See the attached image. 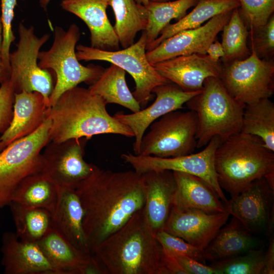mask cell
Returning a JSON list of instances; mask_svg holds the SVG:
<instances>
[{
	"label": "cell",
	"instance_id": "obj_1",
	"mask_svg": "<svg viewBox=\"0 0 274 274\" xmlns=\"http://www.w3.org/2000/svg\"><path fill=\"white\" fill-rule=\"evenodd\" d=\"M83 212V226L90 252L121 228L145 204L142 174L95 166L74 187Z\"/></svg>",
	"mask_w": 274,
	"mask_h": 274
},
{
	"label": "cell",
	"instance_id": "obj_2",
	"mask_svg": "<svg viewBox=\"0 0 274 274\" xmlns=\"http://www.w3.org/2000/svg\"><path fill=\"white\" fill-rule=\"evenodd\" d=\"M92 254L108 274H168L166 254L148 224L144 208L99 243Z\"/></svg>",
	"mask_w": 274,
	"mask_h": 274
},
{
	"label": "cell",
	"instance_id": "obj_3",
	"mask_svg": "<svg viewBox=\"0 0 274 274\" xmlns=\"http://www.w3.org/2000/svg\"><path fill=\"white\" fill-rule=\"evenodd\" d=\"M107 104L88 88L78 86L64 92L46 117L51 121L49 142H62L72 139L101 134H116L134 137L131 129L109 114Z\"/></svg>",
	"mask_w": 274,
	"mask_h": 274
},
{
	"label": "cell",
	"instance_id": "obj_4",
	"mask_svg": "<svg viewBox=\"0 0 274 274\" xmlns=\"http://www.w3.org/2000/svg\"><path fill=\"white\" fill-rule=\"evenodd\" d=\"M215 167L221 188L232 198L255 180L274 173V152L259 138L241 131L218 146Z\"/></svg>",
	"mask_w": 274,
	"mask_h": 274
},
{
	"label": "cell",
	"instance_id": "obj_5",
	"mask_svg": "<svg viewBox=\"0 0 274 274\" xmlns=\"http://www.w3.org/2000/svg\"><path fill=\"white\" fill-rule=\"evenodd\" d=\"M185 104L197 116V148L215 136L222 143L241 131L246 105L233 98L218 77L207 78L200 91Z\"/></svg>",
	"mask_w": 274,
	"mask_h": 274
},
{
	"label": "cell",
	"instance_id": "obj_6",
	"mask_svg": "<svg viewBox=\"0 0 274 274\" xmlns=\"http://www.w3.org/2000/svg\"><path fill=\"white\" fill-rule=\"evenodd\" d=\"M80 35L79 28L75 23L72 24L66 31L56 26L51 48L39 53V66L45 70L51 69L56 77L55 85L49 97V107L53 106L64 92L80 83H93L105 70L100 65L84 66L80 63L75 50Z\"/></svg>",
	"mask_w": 274,
	"mask_h": 274
},
{
	"label": "cell",
	"instance_id": "obj_7",
	"mask_svg": "<svg viewBox=\"0 0 274 274\" xmlns=\"http://www.w3.org/2000/svg\"><path fill=\"white\" fill-rule=\"evenodd\" d=\"M51 121L47 117L35 132L13 142L0 152V209L9 206L18 184L42 170V152L49 142Z\"/></svg>",
	"mask_w": 274,
	"mask_h": 274
},
{
	"label": "cell",
	"instance_id": "obj_8",
	"mask_svg": "<svg viewBox=\"0 0 274 274\" xmlns=\"http://www.w3.org/2000/svg\"><path fill=\"white\" fill-rule=\"evenodd\" d=\"M146 46L147 37L143 31L138 41L128 47L106 51L80 44L76 47V55L79 61H107L129 73L135 84L132 94L143 108L151 100L152 90L155 87L170 82L149 62Z\"/></svg>",
	"mask_w": 274,
	"mask_h": 274
},
{
	"label": "cell",
	"instance_id": "obj_9",
	"mask_svg": "<svg viewBox=\"0 0 274 274\" xmlns=\"http://www.w3.org/2000/svg\"><path fill=\"white\" fill-rule=\"evenodd\" d=\"M197 118L195 112H170L150 125L144 134L138 155L161 158L192 153L197 148Z\"/></svg>",
	"mask_w": 274,
	"mask_h": 274
},
{
	"label": "cell",
	"instance_id": "obj_10",
	"mask_svg": "<svg viewBox=\"0 0 274 274\" xmlns=\"http://www.w3.org/2000/svg\"><path fill=\"white\" fill-rule=\"evenodd\" d=\"M18 31L17 48L9 55L10 80L15 93L38 92L49 107V97L53 89L52 76L48 70L41 68L38 62L40 50L48 40L49 35L39 38L32 26L27 27L21 22Z\"/></svg>",
	"mask_w": 274,
	"mask_h": 274
},
{
	"label": "cell",
	"instance_id": "obj_11",
	"mask_svg": "<svg viewBox=\"0 0 274 274\" xmlns=\"http://www.w3.org/2000/svg\"><path fill=\"white\" fill-rule=\"evenodd\" d=\"M243 60L222 64L220 79L229 93L249 104L272 96L274 92V60L261 59L254 50Z\"/></svg>",
	"mask_w": 274,
	"mask_h": 274
},
{
	"label": "cell",
	"instance_id": "obj_12",
	"mask_svg": "<svg viewBox=\"0 0 274 274\" xmlns=\"http://www.w3.org/2000/svg\"><path fill=\"white\" fill-rule=\"evenodd\" d=\"M221 143L220 139L215 136L200 152L175 157L161 158L129 152L122 154L121 157L141 174L149 171L168 170L197 177L210 186L225 204L228 200L219 184L215 167V154Z\"/></svg>",
	"mask_w": 274,
	"mask_h": 274
},
{
	"label": "cell",
	"instance_id": "obj_13",
	"mask_svg": "<svg viewBox=\"0 0 274 274\" xmlns=\"http://www.w3.org/2000/svg\"><path fill=\"white\" fill-rule=\"evenodd\" d=\"M86 138L49 142L42 152V170L59 187H74L89 177L96 165L84 159Z\"/></svg>",
	"mask_w": 274,
	"mask_h": 274
},
{
	"label": "cell",
	"instance_id": "obj_14",
	"mask_svg": "<svg viewBox=\"0 0 274 274\" xmlns=\"http://www.w3.org/2000/svg\"><path fill=\"white\" fill-rule=\"evenodd\" d=\"M274 189L265 177L253 181L228 200L226 210L250 232L271 234L273 228Z\"/></svg>",
	"mask_w": 274,
	"mask_h": 274
},
{
	"label": "cell",
	"instance_id": "obj_15",
	"mask_svg": "<svg viewBox=\"0 0 274 274\" xmlns=\"http://www.w3.org/2000/svg\"><path fill=\"white\" fill-rule=\"evenodd\" d=\"M232 11L212 17L198 28L180 31L163 40L146 51L149 62L152 65L180 56L206 54L210 45L216 40L217 35L229 20Z\"/></svg>",
	"mask_w": 274,
	"mask_h": 274
},
{
	"label": "cell",
	"instance_id": "obj_16",
	"mask_svg": "<svg viewBox=\"0 0 274 274\" xmlns=\"http://www.w3.org/2000/svg\"><path fill=\"white\" fill-rule=\"evenodd\" d=\"M200 91L187 92L176 84L169 82L155 87L152 92L156 95L154 101L148 107L131 114L118 112L114 116L129 127L134 134V154L138 155L142 139L147 129L155 121L172 111L183 108V105Z\"/></svg>",
	"mask_w": 274,
	"mask_h": 274
},
{
	"label": "cell",
	"instance_id": "obj_17",
	"mask_svg": "<svg viewBox=\"0 0 274 274\" xmlns=\"http://www.w3.org/2000/svg\"><path fill=\"white\" fill-rule=\"evenodd\" d=\"M229 215L227 211L209 214L173 207L163 230L204 250L227 222Z\"/></svg>",
	"mask_w": 274,
	"mask_h": 274
},
{
	"label": "cell",
	"instance_id": "obj_18",
	"mask_svg": "<svg viewBox=\"0 0 274 274\" xmlns=\"http://www.w3.org/2000/svg\"><path fill=\"white\" fill-rule=\"evenodd\" d=\"M152 65L160 75L187 92L201 90L207 78H220L222 71V64L207 54L180 56Z\"/></svg>",
	"mask_w": 274,
	"mask_h": 274
},
{
	"label": "cell",
	"instance_id": "obj_19",
	"mask_svg": "<svg viewBox=\"0 0 274 274\" xmlns=\"http://www.w3.org/2000/svg\"><path fill=\"white\" fill-rule=\"evenodd\" d=\"M1 250L5 274H59L37 242L21 239L15 233H3Z\"/></svg>",
	"mask_w": 274,
	"mask_h": 274
},
{
	"label": "cell",
	"instance_id": "obj_20",
	"mask_svg": "<svg viewBox=\"0 0 274 274\" xmlns=\"http://www.w3.org/2000/svg\"><path fill=\"white\" fill-rule=\"evenodd\" d=\"M142 174L147 220L156 233L163 230L173 206L177 185L173 172L168 170L149 171Z\"/></svg>",
	"mask_w": 274,
	"mask_h": 274
},
{
	"label": "cell",
	"instance_id": "obj_21",
	"mask_svg": "<svg viewBox=\"0 0 274 274\" xmlns=\"http://www.w3.org/2000/svg\"><path fill=\"white\" fill-rule=\"evenodd\" d=\"M110 0H63L62 8L83 20L90 33L91 47L106 51L119 50L118 38L107 16Z\"/></svg>",
	"mask_w": 274,
	"mask_h": 274
},
{
	"label": "cell",
	"instance_id": "obj_22",
	"mask_svg": "<svg viewBox=\"0 0 274 274\" xmlns=\"http://www.w3.org/2000/svg\"><path fill=\"white\" fill-rule=\"evenodd\" d=\"M48 108L43 96L38 92L15 93L12 119L0 136V141L6 147L35 132L47 118Z\"/></svg>",
	"mask_w": 274,
	"mask_h": 274
},
{
	"label": "cell",
	"instance_id": "obj_23",
	"mask_svg": "<svg viewBox=\"0 0 274 274\" xmlns=\"http://www.w3.org/2000/svg\"><path fill=\"white\" fill-rule=\"evenodd\" d=\"M83 212L74 187H59L52 227L78 250L91 254L83 226Z\"/></svg>",
	"mask_w": 274,
	"mask_h": 274
},
{
	"label": "cell",
	"instance_id": "obj_24",
	"mask_svg": "<svg viewBox=\"0 0 274 274\" xmlns=\"http://www.w3.org/2000/svg\"><path fill=\"white\" fill-rule=\"evenodd\" d=\"M173 172L177 185L173 207L182 210L196 209L209 214L226 211L224 203L203 180L188 174Z\"/></svg>",
	"mask_w": 274,
	"mask_h": 274
},
{
	"label": "cell",
	"instance_id": "obj_25",
	"mask_svg": "<svg viewBox=\"0 0 274 274\" xmlns=\"http://www.w3.org/2000/svg\"><path fill=\"white\" fill-rule=\"evenodd\" d=\"M259 241L235 218L221 228L204 249L206 260L217 261L256 249Z\"/></svg>",
	"mask_w": 274,
	"mask_h": 274
},
{
	"label": "cell",
	"instance_id": "obj_26",
	"mask_svg": "<svg viewBox=\"0 0 274 274\" xmlns=\"http://www.w3.org/2000/svg\"><path fill=\"white\" fill-rule=\"evenodd\" d=\"M37 243L59 274H81L92 254L75 248L52 227Z\"/></svg>",
	"mask_w": 274,
	"mask_h": 274
},
{
	"label": "cell",
	"instance_id": "obj_27",
	"mask_svg": "<svg viewBox=\"0 0 274 274\" xmlns=\"http://www.w3.org/2000/svg\"><path fill=\"white\" fill-rule=\"evenodd\" d=\"M238 0H199L195 8L177 22L168 24L159 36L146 46L147 51L156 47L163 40L180 31L198 28L212 17L238 8Z\"/></svg>",
	"mask_w": 274,
	"mask_h": 274
},
{
	"label": "cell",
	"instance_id": "obj_28",
	"mask_svg": "<svg viewBox=\"0 0 274 274\" xmlns=\"http://www.w3.org/2000/svg\"><path fill=\"white\" fill-rule=\"evenodd\" d=\"M58 195V186L46 174L40 172L28 176L18 184L11 202L29 207L43 208L52 215Z\"/></svg>",
	"mask_w": 274,
	"mask_h": 274
},
{
	"label": "cell",
	"instance_id": "obj_29",
	"mask_svg": "<svg viewBox=\"0 0 274 274\" xmlns=\"http://www.w3.org/2000/svg\"><path fill=\"white\" fill-rule=\"evenodd\" d=\"M125 74L122 68L111 64L88 89L100 96L107 104H116L135 113L142 108L127 86Z\"/></svg>",
	"mask_w": 274,
	"mask_h": 274
},
{
	"label": "cell",
	"instance_id": "obj_30",
	"mask_svg": "<svg viewBox=\"0 0 274 274\" xmlns=\"http://www.w3.org/2000/svg\"><path fill=\"white\" fill-rule=\"evenodd\" d=\"M109 6L114 13L113 27L119 44L123 49L128 47L134 43L137 33L146 28L147 8L135 0H110Z\"/></svg>",
	"mask_w": 274,
	"mask_h": 274
},
{
	"label": "cell",
	"instance_id": "obj_31",
	"mask_svg": "<svg viewBox=\"0 0 274 274\" xmlns=\"http://www.w3.org/2000/svg\"><path fill=\"white\" fill-rule=\"evenodd\" d=\"M241 132L259 138L274 152V104L269 98L246 105Z\"/></svg>",
	"mask_w": 274,
	"mask_h": 274
},
{
	"label": "cell",
	"instance_id": "obj_32",
	"mask_svg": "<svg viewBox=\"0 0 274 274\" xmlns=\"http://www.w3.org/2000/svg\"><path fill=\"white\" fill-rule=\"evenodd\" d=\"M9 206L15 233L21 239L37 242L52 227V215L45 209L26 207L13 201Z\"/></svg>",
	"mask_w": 274,
	"mask_h": 274
},
{
	"label": "cell",
	"instance_id": "obj_33",
	"mask_svg": "<svg viewBox=\"0 0 274 274\" xmlns=\"http://www.w3.org/2000/svg\"><path fill=\"white\" fill-rule=\"evenodd\" d=\"M199 0H176L172 2L150 1L146 7L148 18L146 29L147 46L153 42L161 31L174 19H180L187 11Z\"/></svg>",
	"mask_w": 274,
	"mask_h": 274
},
{
	"label": "cell",
	"instance_id": "obj_34",
	"mask_svg": "<svg viewBox=\"0 0 274 274\" xmlns=\"http://www.w3.org/2000/svg\"><path fill=\"white\" fill-rule=\"evenodd\" d=\"M222 31L221 44L225 52L222 58L223 64L243 60L251 55L248 45L249 30L239 15L238 8L232 11L230 17Z\"/></svg>",
	"mask_w": 274,
	"mask_h": 274
},
{
	"label": "cell",
	"instance_id": "obj_35",
	"mask_svg": "<svg viewBox=\"0 0 274 274\" xmlns=\"http://www.w3.org/2000/svg\"><path fill=\"white\" fill-rule=\"evenodd\" d=\"M265 253L263 249H254L241 255L214 261L211 266L219 274H262Z\"/></svg>",
	"mask_w": 274,
	"mask_h": 274
},
{
	"label": "cell",
	"instance_id": "obj_36",
	"mask_svg": "<svg viewBox=\"0 0 274 274\" xmlns=\"http://www.w3.org/2000/svg\"><path fill=\"white\" fill-rule=\"evenodd\" d=\"M238 1L239 15L249 29L264 25L273 14L274 0Z\"/></svg>",
	"mask_w": 274,
	"mask_h": 274
},
{
	"label": "cell",
	"instance_id": "obj_37",
	"mask_svg": "<svg viewBox=\"0 0 274 274\" xmlns=\"http://www.w3.org/2000/svg\"><path fill=\"white\" fill-rule=\"evenodd\" d=\"M248 45L261 59L273 58L274 55V15L264 25L249 30Z\"/></svg>",
	"mask_w": 274,
	"mask_h": 274
},
{
	"label": "cell",
	"instance_id": "obj_38",
	"mask_svg": "<svg viewBox=\"0 0 274 274\" xmlns=\"http://www.w3.org/2000/svg\"><path fill=\"white\" fill-rule=\"evenodd\" d=\"M155 236L166 252L187 256L202 263H206L204 250L194 246L184 239L170 234L163 230L157 232Z\"/></svg>",
	"mask_w": 274,
	"mask_h": 274
},
{
	"label": "cell",
	"instance_id": "obj_39",
	"mask_svg": "<svg viewBox=\"0 0 274 274\" xmlns=\"http://www.w3.org/2000/svg\"><path fill=\"white\" fill-rule=\"evenodd\" d=\"M17 0H1V17L3 25V42L1 58L5 66L10 70L9 62L10 49L11 44L15 40L12 28L14 16V10Z\"/></svg>",
	"mask_w": 274,
	"mask_h": 274
},
{
	"label": "cell",
	"instance_id": "obj_40",
	"mask_svg": "<svg viewBox=\"0 0 274 274\" xmlns=\"http://www.w3.org/2000/svg\"><path fill=\"white\" fill-rule=\"evenodd\" d=\"M15 91L10 79L0 86V133L9 126L13 117Z\"/></svg>",
	"mask_w": 274,
	"mask_h": 274
},
{
	"label": "cell",
	"instance_id": "obj_41",
	"mask_svg": "<svg viewBox=\"0 0 274 274\" xmlns=\"http://www.w3.org/2000/svg\"><path fill=\"white\" fill-rule=\"evenodd\" d=\"M166 253L174 258L187 274H219L218 271L211 265H206L188 256Z\"/></svg>",
	"mask_w": 274,
	"mask_h": 274
},
{
	"label": "cell",
	"instance_id": "obj_42",
	"mask_svg": "<svg viewBox=\"0 0 274 274\" xmlns=\"http://www.w3.org/2000/svg\"><path fill=\"white\" fill-rule=\"evenodd\" d=\"M264 267L262 274L274 273V239H271L268 249L265 253Z\"/></svg>",
	"mask_w": 274,
	"mask_h": 274
},
{
	"label": "cell",
	"instance_id": "obj_43",
	"mask_svg": "<svg viewBox=\"0 0 274 274\" xmlns=\"http://www.w3.org/2000/svg\"><path fill=\"white\" fill-rule=\"evenodd\" d=\"M206 54L213 61L219 62L220 58L224 57L225 52L221 43L215 40L210 45Z\"/></svg>",
	"mask_w": 274,
	"mask_h": 274
},
{
	"label": "cell",
	"instance_id": "obj_44",
	"mask_svg": "<svg viewBox=\"0 0 274 274\" xmlns=\"http://www.w3.org/2000/svg\"><path fill=\"white\" fill-rule=\"evenodd\" d=\"M10 70L4 64L0 56V86L6 81L10 79Z\"/></svg>",
	"mask_w": 274,
	"mask_h": 274
},
{
	"label": "cell",
	"instance_id": "obj_45",
	"mask_svg": "<svg viewBox=\"0 0 274 274\" xmlns=\"http://www.w3.org/2000/svg\"><path fill=\"white\" fill-rule=\"evenodd\" d=\"M3 42V25H2L1 17V6H0V56L2 53Z\"/></svg>",
	"mask_w": 274,
	"mask_h": 274
},
{
	"label": "cell",
	"instance_id": "obj_46",
	"mask_svg": "<svg viewBox=\"0 0 274 274\" xmlns=\"http://www.w3.org/2000/svg\"><path fill=\"white\" fill-rule=\"evenodd\" d=\"M51 0H40V4L41 7L44 8L45 10L46 9L47 6L50 2Z\"/></svg>",
	"mask_w": 274,
	"mask_h": 274
},
{
	"label": "cell",
	"instance_id": "obj_47",
	"mask_svg": "<svg viewBox=\"0 0 274 274\" xmlns=\"http://www.w3.org/2000/svg\"><path fill=\"white\" fill-rule=\"evenodd\" d=\"M135 2L140 4H141L144 6L147 7L150 2V0H135Z\"/></svg>",
	"mask_w": 274,
	"mask_h": 274
},
{
	"label": "cell",
	"instance_id": "obj_48",
	"mask_svg": "<svg viewBox=\"0 0 274 274\" xmlns=\"http://www.w3.org/2000/svg\"><path fill=\"white\" fill-rule=\"evenodd\" d=\"M6 147L0 141V152H1Z\"/></svg>",
	"mask_w": 274,
	"mask_h": 274
},
{
	"label": "cell",
	"instance_id": "obj_49",
	"mask_svg": "<svg viewBox=\"0 0 274 274\" xmlns=\"http://www.w3.org/2000/svg\"><path fill=\"white\" fill-rule=\"evenodd\" d=\"M151 1H154V2H162V1H165L166 0H150Z\"/></svg>",
	"mask_w": 274,
	"mask_h": 274
}]
</instances>
